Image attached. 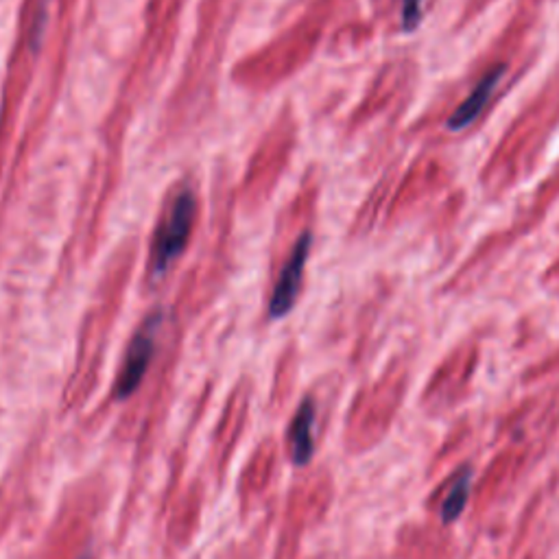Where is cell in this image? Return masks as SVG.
I'll return each instance as SVG.
<instances>
[{
    "label": "cell",
    "mask_w": 559,
    "mask_h": 559,
    "mask_svg": "<svg viewBox=\"0 0 559 559\" xmlns=\"http://www.w3.org/2000/svg\"><path fill=\"white\" fill-rule=\"evenodd\" d=\"M502 75H505V66H494V68L487 70V73L479 79V84L472 88V93L467 94V99L464 101V103L452 111L446 127H448L450 131H464L466 127H470L472 123H475V120L479 119L481 111L485 110V105L490 103L492 94L496 93Z\"/></svg>",
    "instance_id": "cell-4"
},
{
    "label": "cell",
    "mask_w": 559,
    "mask_h": 559,
    "mask_svg": "<svg viewBox=\"0 0 559 559\" xmlns=\"http://www.w3.org/2000/svg\"><path fill=\"white\" fill-rule=\"evenodd\" d=\"M313 247V236L311 232H304L297 238V243L293 245L291 253H288V261L284 262L282 271L273 288V296L269 299V317L271 319H282L296 306V299L299 296V287H302L304 269H306L308 256H311Z\"/></svg>",
    "instance_id": "cell-3"
},
{
    "label": "cell",
    "mask_w": 559,
    "mask_h": 559,
    "mask_svg": "<svg viewBox=\"0 0 559 559\" xmlns=\"http://www.w3.org/2000/svg\"><path fill=\"white\" fill-rule=\"evenodd\" d=\"M160 324L162 313L149 315V317L145 319V324L138 328V333L134 334V339H131L123 369H120L119 380H116V400L129 398V395L136 394V389L140 387L142 378H145L146 369H149L151 359H154Z\"/></svg>",
    "instance_id": "cell-2"
},
{
    "label": "cell",
    "mask_w": 559,
    "mask_h": 559,
    "mask_svg": "<svg viewBox=\"0 0 559 559\" xmlns=\"http://www.w3.org/2000/svg\"><path fill=\"white\" fill-rule=\"evenodd\" d=\"M315 415H317V409H315L313 398H304L288 426V448H291V459L296 466H306L313 459Z\"/></svg>",
    "instance_id": "cell-5"
},
{
    "label": "cell",
    "mask_w": 559,
    "mask_h": 559,
    "mask_svg": "<svg viewBox=\"0 0 559 559\" xmlns=\"http://www.w3.org/2000/svg\"><path fill=\"white\" fill-rule=\"evenodd\" d=\"M195 215L197 200L192 191L184 188L171 203L166 218L162 221L160 230L155 232L154 249H151V271L155 276H162L182 256L188 245V238H191Z\"/></svg>",
    "instance_id": "cell-1"
},
{
    "label": "cell",
    "mask_w": 559,
    "mask_h": 559,
    "mask_svg": "<svg viewBox=\"0 0 559 559\" xmlns=\"http://www.w3.org/2000/svg\"><path fill=\"white\" fill-rule=\"evenodd\" d=\"M470 487H472V467L464 466L459 470V475L452 481L448 494H446L444 502H441V520L446 525L455 522L461 516L467 505V498H470Z\"/></svg>",
    "instance_id": "cell-6"
},
{
    "label": "cell",
    "mask_w": 559,
    "mask_h": 559,
    "mask_svg": "<svg viewBox=\"0 0 559 559\" xmlns=\"http://www.w3.org/2000/svg\"><path fill=\"white\" fill-rule=\"evenodd\" d=\"M421 3L424 0H403V29L413 31L421 20Z\"/></svg>",
    "instance_id": "cell-7"
}]
</instances>
